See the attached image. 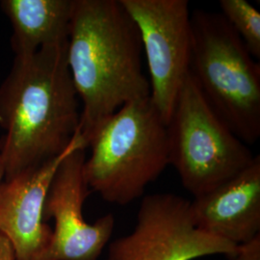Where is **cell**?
Listing matches in <instances>:
<instances>
[{
	"label": "cell",
	"instance_id": "1",
	"mask_svg": "<svg viewBox=\"0 0 260 260\" xmlns=\"http://www.w3.org/2000/svg\"><path fill=\"white\" fill-rule=\"evenodd\" d=\"M68 41L16 56L0 85V157L10 179L65 152L81 112L67 62Z\"/></svg>",
	"mask_w": 260,
	"mask_h": 260
},
{
	"label": "cell",
	"instance_id": "2",
	"mask_svg": "<svg viewBox=\"0 0 260 260\" xmlns=\"http://www.w3.org/2000/svg\"><path fill=\"white\" fill-rule=\"evenodd\" d=\"M142 51L139 30L120 0H74L67 62L82 102L79 129L87 146L114 113L150 95Z\"/></svg>",
	"mask_w": 260,
	"mask_h": 260
},
{
	"label": "cell",
	"instance_id": "3",
	"mask_svg": "<svg viewBox=\"0 0 260 260\" xmlns=\"http://www.w3.org/2000/svg\"><path fill=\"white\" fill-rule=\"evenodd\" d=\"M84 177L104 201L126 205L170 165L167 124L150 98L123 105L88 141Z\"/></svg>",
	"mask_w": 260,
	"mask_h": 260
},
{
	"label": "cell",
	"instance_id": "4",
	"mask_svg": "<svg viewBox=\"0 0 260 260\" xmlns=\"http://www.w3.org/2000/svg\"><path fill=\"white\" fill-rule=\"evenodd\" d=\"M189 74L233 133L252 145L260 137V66L221 13L191 12Z\"/></svg>",
	"mask_w": 260,
	"mask_h": 260
},
{
	"label": "cell",
	"instance_id": "5",
	"mask_svg": "<svg viewBox=\"0 0 260 260\" xmlns=\"http://www.w3.org/2000/svg\"><path fill=\"white\" fill-rule=\"evenodd\" d=\"M170 165L194 198L235 177L254 157L187 75L167 124Z\"/></svg>",
	"mask_w": 260,
	"mask_h": 260
},
{
	"label": "cell",
	"instance_id": "6",
	"mask_svg": "<svg viewBox=\"0 0 260 260\" xmlns=\"http://www.w3.org/2000/svg\"><path fill=\"white\" fill-rule=\"evenodd\" d=\"M139 30L150 101L168 124L189 75L192 25L187 0H120Z\"/></svg>",
	"mask_w": 260,
	"mask_h": 260
},
{
	"label": "cell",
	"instance_id": "7",
	"mask_svg": "<svg viewBox=\"0 0 260 260\" xmlns=\"http://www.w3.org/2000/svg\"><path fill=\"white\" fill-rule=\"evenodd\" d=\"M235 248L196 226L189 201L152 194L143 198L134 231L110 243L107 260H194L215 254L229 258Z\"/></svg>",
	"mask_w": 260,
	"mask_h": 260
},
{
	"label": "cell",
	"instance_id": "8",
	"mask_svg": "<svg viewBox=\"0 0 260 260\" xmlns=\"http://www.w3.org/2000/svg\"><path fill=\"white\" fill-rule=\"evenodd\" d=\"M86 149L79 148L62 161L49 186L44 219L53 218L50 244L40 260H96L111 238L115 219L112 214L88 223L83 218L84 202L91 190L84 177Z\"/></svg>",
	"mask_w": 260,
	"mask_h": 260
},
{
	"label": "cell",
	"instance_id": "9",
	"mask_svg": "<svg viewBox=\"0 0 260 260\" xmlns=\"http://www.w3.org/2000/svg\"><path fill=\"white\" fill-rule=\"evenodd\" d=\"M79 148L88 149L80 129L61 155L0 184V234L10 242L15 260H40L47 251L52 238L44 219L47 192L62 161Z\"/></svg>",
	"mask_w": 260,
	"mask_h": 260
},
{
	"label": "cell",
	"instance_id": "10",
	"mask_svg": "<svg viewBox=\"0 0 260 260\" xmlns=\"http://www.w3.org/2000/svg\"><path fill=\"white\" fill-rule=\"evenodd\" d=\"M196 226L234 245L260 234V156L235 177L190 202Z\"/></svg>",
	"mask_w": 260,
	"mask_h": 260
},
{
	"label": "cell",
	"instance_id": "11",
	"mask_svg": "<svg viewBox=\"0 0 260 260\" xmlns=\"http://www.w3.org/2000/svg\"><path fill=\"white\" fill-rule=\"evenodd\" d=\"M0 6L13 26L16 56L68 41L74 0H3Z\"/></svg>",
	"mask_w": 260,
	"mask_h": 260
},
{
	"label": "cell",
	"instance_id": "12",
	"mask_svg": "<svg viewBox=\"0 0 260 260\" xmlns=\"http://www.w3.org/2000/svg\"><path fill=\"white\" fill-rule=\"evenodd\" d=\"M222 15L254 59L260 58V14L246 0H221Z\"/></svg>",
	"mask_w": 260,
	"mask_h": 260
},
{
	"label": "cell",
	"instance_id": "13",
	"mask_svg": "<svg viewBox=\"0 0 260 260\" xmlns=\"http://www.w3.org/2000/svg\"><path fill=\"white\" fill-rule=\"evenodd\" d=\"M230 260H260V234L251 240L236 245Z\"/></svg>",
	"mask_w": 260,
	"mask_h": 260
},
{
	"label": "cell",
	"instance_id": "14",
	"mask_svg": "<svg viewBox=\"0 0 260 260\" xmlns=\"http://www.w3.org/2000/svg\"><path fill=\"white\" fill-rule=\"evenodd\" d=\"M0 260H15L13 248L3 235L0 234Z\"/></svg>",
	"mask_w": 260,
	"mask_h": 260
},
{
	"label": "cell",
	"instance_id": "15",
	"mask_svg": "<svg viewBox=\"0 0 260 260\" xmlns=\"http://www.w3.org/2000/svg\"><path fill=\"white\" fill-rule=\"evenodd\" d=\"M4 176H5V172H4V166H3V163H2V160L0 157V184L3 182L4 180Z\"/></svg>",
	"mask_w": 260,
	"mask_h": 260
}]
</instances>
